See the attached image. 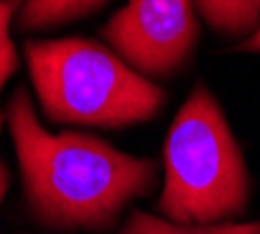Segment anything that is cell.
<instances>
[{
	"mask_svg": "<svg viewBox=\"0 0 260 234\" xmlns=\"http://www.w3.org/2000/svg\"><path fill=\"white\" fill-rule=\"evenodd\" d=\"M7 122L28 202L47 225L108 227L129 199L143 197L155 185L152 159L124 155L85 133L45 131L24 89L7 103Z\"/></svg>",
	"mask_w": 260,
	"mask_h": 234,
	"instance_id": "obj_1",
	"label": "cell"
},
{
	"mask_svg": "<svg viewBox=\"0 0 260 234\" xmlns=\"http://www.w3.org/2000/svg\"><path fill=\"white\" fill-rule=\"evenodd\" d=\"M248 174L230 126L206 87L190 94L164 143L159 211L171 222L213 225L246 209Z\"/></svg>",
	"mask_w": 260,
	"mask_h": 234,
	"instance_id": "obj_2",
	"label": "cell"
},
{
	"mask_svg": "<svg viewBox=\"0 0 260 234\" xmlns=\"http://www.w3.org/2000/svg\"><path fill=\"white\" fill-rule=\"evenodd\" d=\"M30 80L56 122L124 126L157 115L159 87L89 40L26 42Z\"/></svg>",
	"mask_w": 260,
	"mask_h": 234,
	"instance_id": "obj_3",
	"label": "cell"
},
{
	"mask_svg": "<svg viewBox=\"0 0 260 234\" xmlns=\"http://www.w3.org/2000/svg\"><path fill=\"white\" fill-rule=\"evenodd\" d=\"M103 36L134 68L169 75L192 52L197 21L190 0H129Z\"/></svg>",
	"mask_w": 260,
	"mask_h": 234,
	"instance_id": "obj_4",
	"label": "cell"
},
{
	"mask_svg": "<svg viewBox=\"0 0 260 234\" xmlns=\"http://www.w3.org/2000/svg\"><path fill=\"white\" fill-rule=\"evenodd\" d=\"M117 234H260V220L255 222H228V225H181L167 222L143 211L132 213L129 222Z\"/></svg>",
	"mask_w": 260,
	"mask_h": 234,
	"instance_id": "obj_5",
	"label": "cell"
},
{
	"mask_svg": "<svg viewBox=\"0 0 260 234\" xmlns=\"http://www.w3.org/2000/svg\"><path fill=\"white\" fill-rule=\"evenodd\" d=\"M202 14L213 28L244 36L258 24L260 0H197Z\"/></svg>",
	"mask_w": 260,
	"mask_h": 234,
	"instance_id": "obj_6",
	"label": "cell"
},
{
	"mask_svg": "<svg viewBox=\"0 0 260 234\" xmlns=\"http://www.w3.org/2000/svg\"><path fill=\"white\" fill-rule=\"evenodd\" d=\"M106 0H26L21 10L24 28H49L94 12Z\"/></svg>",
	"mask_w": 260,
	"mask_h": 234,
	"instance_id": "obj_7",
	"label": "cell"
},
{
	"mask_svg": "<svg viewBox=\"0 0 260 234\" xmlns=\"http://www.w3.org/2000/svg\"><path fill=\"white\" fill-rule=\"evenodd\" d=\"M12 12L14 0H0V91H3V84L7 82V78L17 68V52H14V45L10 40V30H7ZM0 124H3V113H0Z\"/></svg>",
	"mask_w": 260,
	"mask_h": 234,
	"instance_id": "obj_8",
	"label": "cell"
},
{
	"mask_svg": "<svg viewBox=\"0 0 260 234\" xmlns=\"http://www.w3.org/2000/svg\"><path fill=\"white\" fill-rule=\"evenodd\" d=\"M239 49H244V52H260V28L255 30V33L248 38L246 42H242V45H239Z\"/></svg>",
	"mask_w": 260,
	"mask_h": 234,
	"instance_id": "obj_9",
	"label": "cell"
},
{
	"mask_svg": "<svg viewBox=\"0 0 260 234\" xmlns=\"http://www.w3.org/2000/svg\"><path fill=\"white\" fill-rule=\"evenodd\" d=\"M7 183H10V174H7L5 164L0 162V202H3V194H5V190H7Z\"/></svg>",
	"mask_w": 260,
	"mask_h": 234,
	"instance_id": "obj_10",
	"label": "cell"
}]
</instances>
